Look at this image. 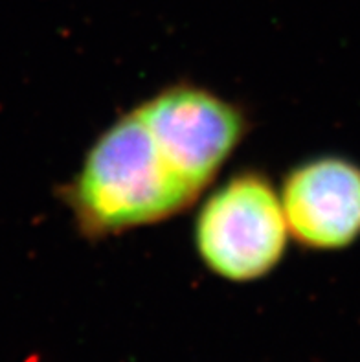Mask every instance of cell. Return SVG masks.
I'll use <instances>...</instances> for the list:
<instances>
[{"label":"cell","instance_id":"obj_2","mask_svg":"<svg viewBox=\"0 0 360 362\" xmlns=\"http://www.w3.org/2000/svg\"><path fill=\"white\" fill-rule=\"evenodd\" d=\"M289 235L281 199L255 171L236 175L211 193L195 221L197 252L230 281L269 274L281 262Z\"/></svg>","mask_w":360,"mask_h":362},{"label":"cell","instance_id":"obj_3","mask_svg":"<svg viewBox=\"0 0 360 362\" xmlns=\"http://www.w3.org/2000/svg\"><path fill=\"white\" fill-rule=\"evenodd\" d=\"M156 144L184 180L202 193L246 131V118L217 94L192 85L158 92L137 107Z\"/></svg>","mask_w":360,"mask_h":362},{"label":"cell","instance_id":"obj_1","mask_svg":"<svg viewBox=\"0 0 360 362\" xmlns=\"http://www.w3.org/2000/svg\"><path fill=\"white\" fill-rule=\"evenodd\" d=\"M197 197L137 109L92 144L76 179L64 188V201L88 238L153 225L182 211Z\"/></svg>","mask_w":360,"mask_h":362},{"label":"cell","instance_id":"obj_4","mask_svg":"<svg viewBox=\"0 0 360 362\" xmlns=\"http://www.w3.org/2000/svg\"><path fill=\"white\" fill-rule=\"evenodd\" d=\"M289 234L301 247L340 250L360 238V165L320 156L291 170L281 186Z\"/></svg>","mask_w":360,"mask_h":362}]
</instances>
